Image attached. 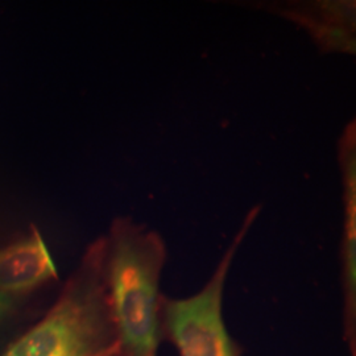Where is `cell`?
<instances>
[{"mask_svg":"<svg viewBox=\"0 0 356 356\" xmlns=\"http://www.w3.org/2000/svg\"><path fill=\"white\" fill-rule=\"evenodd\" d=\"M342 172H343L344 219L343 279L347 314L355 316V252H356V181L355 127L350 126L342 139Z\"/></svg>","mask_w":356,"mask_h":356,"instance_id":"obj_5","label":"cell"},{"mask_svg":"<svg viewBox=\"0 0 356 356\" xmlns=\"http://www.w3.org/2000/svg\"><path fill=\"white\" fill-rule=\"evenodd\" d=\"M259 211L256 206L247 214L204 289L186 298H161L160 321L179 356H238L223 318V294L231 264Z\"/></svg>","mask_w":356,"mask_h":356,"instance_id":"obj_3","label":"cell"},{"mask_svg":"<svg viewBox=\"0 0 356 356\" xmlns=\"http://www.w3.org/2000/svg\"><path fill=\"white\" fill-rule=\"evenodd\" d=\"M165 244L131 218L115 219L104 239L103 277L119 347L127 356H156L160 337V280Z\"/></svg>","mask_w":356,"mask_h":356,"instance_id":"obj_1","label":"cell"},{"mask_svg":"<svg viewBox=\"0 0 356 356\" xmlns=\"http://www.w3.org/2000/svg\"><path fill=\"white\" fill-rule=\"evenodd\" d=\"M13 304H15L13 296H8V294L0 293V325L11 314Z\"/></svg>","mask_w":356,"mask_h":356,"instance_id":"obj_6","label":"cell"},{"mask_svg":"<svg viewBox=\"0 0 356 356\" xmlns=\"http://www.w3.org/2000/svg\"><path fill=\"white\" fill-rule=\"evenodd\" d=\"M103 260L104 239H101L90 248L51 312L3 356L106 355L110 309Z\"/></svg>","mask_w":356,"mask_h":356,"instance_id":"obj_2","label":"cell"},{"mask_svg":"<svg viewBox=\"0 0 356 356\" xmlns=\"http://www.w3.org/2000/svg\"><path fill=\"white\" fill-rule=\"evenodd\" d=\"M57 277L49 248L35 226L24 238L0 248V293L28 292Z\"/></svg>","mask_w":356,"mask_h":356,"instance_id":"obj_4","label":"cell"}]
</instances>
